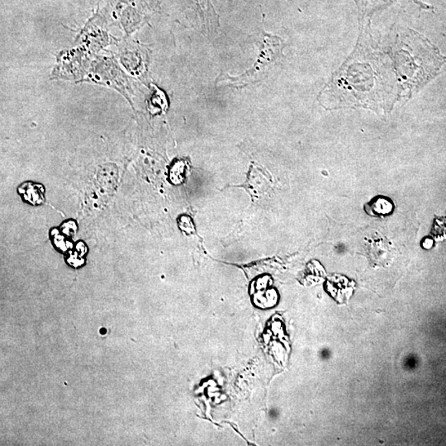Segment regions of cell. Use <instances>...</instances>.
<instances>
[{
	"mask_svg": "<svg viewBox=\"0 0 446 446\" xmlns=\"http://www.w3.org/2000/svg\"><path fill=\"white\" fill-rule=\"evenodd\" d=\"M284 47L282 39L277 36L263 33L260 53L255 65L247 72L238 77L221 75L217 78V83L229 80L230 84L236 87H245L249 84L262 82L269 77L275 69L282 64Z\"/></svg>",
	"mask_w": 446,
	"mask_h": 446,
	"instance_id": "obj_1",
	"label": "cell"
},
{
	"mask_svg": "<svg viewBox=\"0 0 446 446\" xmlns=\"http://www.w3.org/2000/svg\"><path fill=\"white\" fill-rule=\"evenodd\" d=\"M392 205L389 200L385 199H374L369 208H367V212L371 215H385L392 211Z\"/></svg>",
	"mask_w": 446,
	"mask_h": 446,
	"instance_id": "obj_4",
	"label": "cell"
},
{
	"mask_svg": "<svg viewBox=\"0 0 446 446\" xmlns=\"http://www.w3.org/2000/svg\"><path fill=\"white\" fill-rule=\"evenodd\" d=\"M271 176L256 164H252L248 173L247 180L245 184L238 187H242L247 191L253 200H259L269 196L272 188Z\"/></svg>",
	"mask_w": 446,
	"mask_h": 446,
	"instance_id": "obj_2",
	"label": "cell"
},
{
	"mask_svg": "<svg viewBox=\"0 0 446 446\" xmlns=\"http://www.w3.org/2000/svg\"><path fill=\"white\" fill-rule=\"evenodd\" d=\"M19 190L24 199L32 204L38 205L44 202V188L42 185L26 183L20 187Z\"/></svg>",
	"mask_w": 446,
	"mask_h": 446,
	"instance_id": "obj_3",
	"label": "cell"
}]
</instances>
